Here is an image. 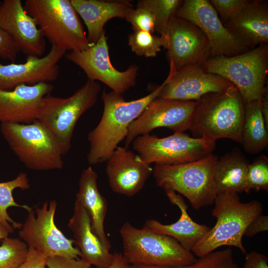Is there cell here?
I'll use <instances>...</instances> for the list:
<instances>
[{
  "mask_svg": "<svg viewBox=\"0 0 268 268\" xmlns=\"http://www.w3.org/2000/svg\"><path fill=\"white\" fill-rule=\"evenodd\" d=\"M165 192L170 202L180 209V217L170 224H164L156 219H150L145 221L143 227L174 238L184 249L191 252L210 228L192 220L187 212L188 205L180 194L171 190Z\"/></svg>",
  "mask_w": 268,
  "mask_h": 268,
  "instance_id": "obj_23",
  "label": "cell"
},
{
  "mask_svg": "<svg viewBox=\"0 0 268 268\" xmlns=\"http://www.w3.org/2000/svg\"><path fill=\"white\" fill-rule=\"evenodd\" d=\"M214 203L212 215L216 218V222L191 252L200 258L220 247L229 246L245 254L242 237L251 222L262 214V203L257 200L242 202L236 193L217 195Z\"/></svg>",
  "mask_w": 268,
  "mask_h": 268,
  "instance_id": "obj_3",
  "label": "cell"
},
{
  "mask_svg": "<svg viewBox=\"0 0 268 268\" xmlns=\"http://www.w3.org/2000/svg\"><path fill=\"white\" fill-rule=\"evenodd\" d=\"M83 19L87 29V38L96 43L104 31L105 24L115 17L126 18L134 8L129 0H70Z\"/></svg>",
  "mask_w": 268,
  "mask_h": 268,
  "instance_id": "obj_24",
  "label": "cell"
},
{
  "mask_svg": "<svg viewBox=\"0 0 268 268\" xmlns=\"http://www.w3.org/2000/svg\"><path fill=\"white\" fill-rule=\"evenodd\" d=\"M28 247L16 238L6 237L0 246V268H18L26 259Z\"/></svg>",
  "mask_w": 268,
  "mask_h": 268,
  "instance_id": "obj_32",
  "label": "cell"
},
{
  "mask_svg": "<svg viewBox=\"0 0 268 268\" xmlns=\"http://www.w3.org/2000/svg\"><path fill=\"white\" fill-rule=\"evenodd\" d=\"M175 15L191 22L203 32L209 43L210 57H232L250 50L224 26L209 0H183Z\"/></svg>",
  "mask_w": 268,
  "mask_h": 268,
  "instance_id": "obj_13",
  "label": "cell"
},
{
  "mask_svg": "<svg viewBox=\"0 0 268 268\" xmlns=\"http://www.w3.org/2000/svg\"><path fill=\"white\" fill-rule=\"evenodd\" d=\"M0 131L11 150L27 168L62 169L59 146L51 133L38 120L30 124L1 123Z\"/></svg>",
  "mask_w": 268,
  "mask_h": 268,
  "instance_id": "obj_8",
  "label": "cell"
},
{
  "mask_svg": "<svg viewBox=\"0 0 268 268\" xmlns=\"http://www.w3.org/2000/svg\"><path fill=\"white\" fill-rule=\"evenodd\" d=\"M223 25L250 50L268 44V0H250L243 10Z\"/></svg>",
  "mask_w": 268,
  "mask_h": 268,
  "instance_id": "obj_21",
  "label": "cell"
},
{
  "mask_svg": "<svg viewBox=\"0 0 268 268\" xmlns=\"http://www.w3.org/2000/svg\"><path fill=\"white\" fill-rule=\"evenodd\" d=\"M23 6L52 45L71 52L93 45L70 0H26Z\"/></svg>",
  "mask_w": 268,
  "mask_h": 268,
  "instance_id": "obj_5",
  "label": "cell"
},
{
  "mask_svg": "<svg viewBox=\"0 0 268 268\" xmlns=\"http://www.w3.org/2000/svg\"><path fill=\"white\" fill-rule=\"evenodd\" d=\"M65 55L68 61L84 71L88 79L100 81L117 93L122 94L136 84L138 67L132 65L122 71L113 66L105 30L97 42L88 48L69 52Z\"/></svg>",
  "mask_w": 268,
  "mask_h": 268,
  "instance_id": "obj_12",
  "label": "cell"
},
{
  "mask_svg": "<svg viewBox=\"0 0 268 268\" xmlns=\"http://www.w3.org/2000/svg\"><path fill=\"white\" fill-rule=\"evenodd\" d=\"M138 2L147 7L155 20V29L165 36L167 25L182 4L181 0H140Z\"/></svg>",
  "mask_w": 268,
  "mask_h": 268,
  "instance_id": "obj_31",
  "label": "cell"
},
{
  "mask_svg": "<svg viewBox=\"0 0 268 268\" xmlns=\"http://www.w3.org/2000/svg\"><path fill=\"white\" fill-rule=\"evenodd\" d=\"M1 1H0V6L1 5Z\"/></svg>",
  "mask_w": 268,
  "mask_h": 268,
  "instance_id": "obj_44",
  "label": "cell"
},
{
  "mask_svg": "<svg viewBox=\"0 0 268 268\" xmlns=\"http://www.w3.org/2000/svg\"><path fill=\"white\" fill-rule=\"evenodd\" d=\"M97 173L91 166L83 169L78 181V201L86 211L93 233L103 246L110 251L111 245L104 230V220L107 211V202L97 186Z\"/></svg>",
  "mask_w": 268,
  "mask_h": 268,
  "instance_id": "obj_25",
  "label": "cell"
},
{
  "mask_svg": "<svg viewBox=\"0 0 268 268\" xmlns=\"http://www.w3.org/2000/svg\"><path fill=\"white\" fill-rule=\"evenodd\" d=\"M166 42L165 36L144 31H134L128 36V45L132 51L138 56L147 58L156 57L161 47L165 48Z\"/></svg>",
  "mask_w": 268,
  "mask_h": 268,
  "instance_id": "obj_29",
  "label": "cell"
},
{
  "mask_svg": "<svg viewBox=\"0 0 268 268\" xmlns=\"http://www.w3.org/2000/svg\"><path fill=\"white\" fill-rule=\"evenodd\" d=\"M215 141L191 137L184 132L159 138L146 134L132 142L133 148L145 163L175 165L197 161L211 154Z\"/></svg>",
  "mask_w": 268,
  "mask_h": 268,
  "instance_id": "obj_10",
  "label": "cell"
},
{
  "mask_svg": "<svg viewBox=\"0 0 268 268\" xmlns=\"http://www.w3.org/2000/svg\"><path fill=\"white\" fill-rule=\"evenodd\" d=\"M218 158L211 154L182 164H155L152 172L158 187L183 195L199 209L213 203L217 197L214 171Z\"/></svg>",
  "mask_w": 268,
  "mask_h": 268,
  "instance_id": "obj_6",
  "label": "cell"
},
{
  "mask_svg": "<svg viewBox=\"0 0 268 268\" xmlns=\"http://www.w3.org/2000/svg\"><path fill=\"white\" fill-rule=\"evenodd\" d=\"M68 227L73 233L74 243L81 253V259L97 268H108L110 266L114 254L103 246L93 233L86 211L76 200Z\"/></svg>",
  "mask_w": 268,
  "mask_h": 268,
  "instance_id": "obj_22",
  "label": "cell"
},
{
  "mask_svg": "<svg viewBox=\"0 0 268 268\" xmlns=\"http://www.w3.org/2000/svg\"><path fill=\"white\" fill-rule=\"evenodd\" d=\"M243 268H268V257L263 254L251 252L246 255Z\"/></svg>",
  "mask_w": 268,
  "mask_h": 268,
  "instance_id": "obj_40",
  "label": "cell"
},
{
  "mask_svg": "<svg viewBox=\"0 0 268 268\" xmlns=\"http://www.w3.org/2000/svg\"><path fill=\"white\" fill-rule=\"evenodd\" d=\"M209 1L220 15L219 18L224 24L243 10L250 0H210Z\"/></svg>",
  "mask_w": 268,
  "mask_h": 268,
  "instance_id": "obj_35",
  "label": "cell"
},
{
  "mask_svg": "<svg viewBox=\"0 0 268 268\" xmlns=\"http://www.w3.org/2000/svg\"><path fill=\"white\" fill-rule=\"evenodd\" d=\"M100 90L98 82L88 79L69 97L61 98L50 93L43 98L37 120L53 134L63 155L71 148L76 123L84 113L94 106Z\"/></svg>",
  "mask_w": 268,
  "mask_h": 268,
  "instance_id": "obj_7",
  "label": "cell"
},
{
  "mask_svg": "<svg viewBox=\"0 0 268 268\" xmlns=\"http://www.w3.org/2000/svg\"><path fill=\"white\" fill-rule=\"evenodd\" d=\"M249 163L237 148L218 158L214 171L217 195L226 193H249L246 176Z\"/></svg>",
  "mask_w": 268,
  "mask_h": 268,
  "instance_id": "obj_26",
  "label": "cell"
},
{
  "mask_svg": "<svg viewBox=\"0 0 268 268\" xmlns=\"http://www.w3.org/2000/svg\"><path fill=\"white\" fill-rule=\"evenodd\" d=\"M130 268H239L231 248L213 251L199 258L192 264L178 267L130 266Z\"/></svg>",
  "mask_w": 268,
  "mask_h": 268,
  "instance_id": "obj_30",
  "label": "cell"
},
{
  "mask_svg": "<svg viewBox=\"0 0 268 268\" xmlns=\"http://www.w3.org/2000/svg\"><path fill=\"white\" fill-rule=\"evenodd\" d=\"M66 52L52 45L44 57L27 56L22 64H0V89L11 90L22 84L34 85L56 80L60 73L59 62Z\"/></svg>",
  "mask_w": 268,
  "mask_h": 268,
  "instance_id": "obj_17",
  "label": "cell"
},
{
  "mask_svg": "<svg viewBox=\"0 0 268 268\" xmlns=\"http://www.w3.org/2000/svg\"><path fill=\"white\" fill-rule=\"evenodd\" d=\"M268 230V217L262 214L255 218L249 224L244 235L253 237L258 233Z\"/></svg>",
  "mask_w": 268,
  "mask_h": 268,
  "instance_id": "obj_39",
  "label": "cell"
},
{
  "mask_svg": "<svg viewBox=\"0 0 268 268\" xmlns=\"http://www.w3.org/2000/svg\"><path fill=\"white\" fill-rule=\"evenodd\" d=\"M163 82L158 97L181 101H197L206 94L220 91L233 85L219 75L204 71L200 65L169 72Z\"/></svg>",
  "mask_w": 268,
  "mask_h": 268,
  "instance_id": "obj_16",
  "label": "cell"
},
{
  "mask_svg": "<svg viewBox=\"0 0 268 268\" xmlns=\"http://www.w3.org/2000/svg\"><path fill=\"white\" fill-rule=\"evenodd\" d=\"M164 82L147 95L127 101L122 94L103 90L104 109L97 126L88 134L89 149L87 158L90 165L106 162L127 135L131 124L149 104L159 96Z\"/></svg>",
  "mask_w": 268,
  "mask_h": 268,
  "instance_id": "obj_1",
  "label": "cell"
},
{
  "mask_svg": "<svg viewBox=\"0 0 268 268\" xmlns=\"http://www.w3.org/2000/svg\"><path fill=\"white\" fill-rule=\"evenodd\" d=\"M46 267L48 268H91V265L81 258L74 259L61 256L48 258Z\"/></svg>",
  "mask_w": 268,
  "mask_h": 268,
  "instance_id": "obj_37",
  "label": "cell"
},
{
  "mask_svg": "<svg viewBox=\"0 0 268 268\" xmlns=\"http://www.w3.org/2000/svg\"><path fill=\"white\" fill-rule=\"evenodd\" d=\"M247 188L257 191L268 189V158L261 155L249 163L246 176Z\"/></svg>",
  "mask_w": 268,
  "mask_h": 268,
  "instance_id": "obj_33",
  "label": "cell"
},
{
  "mask_svg": "<svg viewBox=\"0 0 268 268\" xmlns=\"http://www.w3.org/2000/svg\"><path fill=\"white\" fill-rule=\"evenodd\" d=\"M106 162V172L111 190L127 197L140 191L153 171L150 165L126 147L118 146Z\"/></svg>",
  "mask_w": 268,
  "mask_h": 268,
  "instance_id": "obj_19",
  "label": "cell"
},
{
  "mask_svg": "<svg viewBox=\"0 0 268 268\" xmlns=\"http://www.w3.org/2000/svg\"><path fill=\"white\" fill-rule=\"evenodd\" d=\"M123 257L134 266L178 267L192 264L197 260L174 238L128 222L120 229Z\"/></svg>",
  "mask_w": 268,
  "mask_h": 268,
  "instance_id": "obj_4",
  "label": "cell"
},
{
  "mask_svg": "<svg viewBox=\"0 0 268 268\" xmlns=\"http://www.w3.org/2000/svg\"><path fill=\"white\" fill-rule=\"evenodd\" d=\"M20 52L11 37L0 27V58L14 62Z\"/></svg>",
  "mask_w": 268,
  "mask_h": 268,
  "instance_id": "obj_36",
  "label": "cell"
},
{
  "mask_svg": "<svg viewBox=\"0 0 268 268\" xmlns=\"http://www.w3.org/2000/svg\"><path fill=\"white\" fill-rule=\"evenodd\" d=\"M196 101L190 129L194 137L228 138L241 144L244 103L236 86L208 93Z\"/></svg>",
  "mask_w": 268,
  "mask_h": 268,
  "instance_id": "obj_2",
  "label": "cell"
},
{
  "mask_svg": "<svg viewBox=\"0 0 268 268\" xmlns=\"http://www.w3.org/2000/svg\"><path fill=\"white\" fill-rule=\"evenodd\" d=\"M201 66L204 71L219 75L236 86L244 104L261 99L268 72V44L235 56L210 57Z\"/></svg>",
  "mask_w": 268,
  "mask_h": 268,
  "instance_id": "obj_9",
  "label": "cell"
},
{
  "mask_svg": "<svg viewBox=\"0 0 268 268\" xmlns=\"http://www.w3.org/2000/svg\"><path fill=\"white\" fill-rule=\"evenodd\" d=\"M261 109L266 127L268 128V90L266 86L261 99Z\"/></svg>",
  "mask_w": 268,
  "mask_h": 268,
  "instance_id": "obj_42",
  "label": "cell"
},
{
  "mask_svg": "<svg viewBox=\"0 0 268 268\" xmlns=\"http://www.w3.org/2000/svg\"><path fill=\"white\" fill-rule=\"evenodd\" d=\"M268 128L266 127L261 109V99L244 104V116L241 144L245 150L256 154L268 145Z\"/></svg>",
  "mask_w": 268,
  "mask_h": 268,
  "instance_id": "obj_27",
  "label": "cell"
},
{
  "mask_svg": "<svg viewBox=\"0 0 268 268\" xmlns=\"http://www.w3.org/2000/svg\"><path fill=\"white\" fill-rule=\"evenodd\" d=\"M47 258L32 248L28 247L25 261L18 268H46Z\"/></svg>",
  "mask_w": 268,
  "mask_h": 268,
  "instance_id": "obj_38",
  "label": "cell"
},
{
  "mask_svg": "<svg viewBox=\"0 0 268 268\" xmlns=\"http://www.w3.org/2000/svg\"><path fill=\"white\" fill-rule=\"evenodd\" d=\"M0 27L12 38L27 56L41 57L46 48L45 38L21 0H4L0 6Z\"/></svg>",
  "mask_w": 268,
  "mask_h": 268,
  "instance_id": "obj_18",
  "label": "cell"
},
{
  "mask_svg": "<svg viewBox=\"0 0 268 268\" xmlns=\"http://www.w3.org/2000/svg\"><path fill=\"white\" fill-rule=\"evenodd\" d=\"M9 234L7 229L0 222V240L8 237Z\"/></svg>",
  "mask_w": 268,
  "mask_h": 268,
  "instance_id": "obj_43",
  "label": "cell"
},
{
  "mask_svg": "<svg viewBox=\"0 0 268 268\" xmlns=\"http://www.w3.org/2000/svg\"><path fill=\"white\" fill-rule=\"evenodd\" d=\"M30 188V184L26 173L20 172L14 179L7 182H0V222L9 231L10 233L15 229H20L22 224L13 220L9 215L7 210L10 207L23 208L27 211L32 207L17 203L12 195L16 189L22 190Z\"/></svg>",
  "mask_w": 268,
  "mask_h": 268,
  "instance_id": "obj_28",
  "label": "cell"
},
{
  "mask_svg": "<svg viewBox=\"0 0 268 268\" xmlns=\"http://www.w3.org/2000/svg\"><path fill=\"white\" fill-rule=\"evenodd\" d=\"M196 105V101L156 98L130 125L125 147L128 148L138 136L149 134L158 128H166L174 133L190 130Z\"/></svg>",
  "mask_w": 268,
  "mask_h": 268,
  "instance_id": "obj_14",
  "label": "cell"
},
{
  "mask_svg": "<svg viewBox=\"0 0 268 268\" xmlns=\"http://www.w3.org/2000/svg\"><path fill=\"white\" fill-rule=\"evenodd\" d=\"M46 82L22 84L11 90L0 89V123L30 124L37 120L41 101L53 90Z\"/></svg>",
  "mask_w": 268,
  "mask_h": 268,
  "instance_id": "obj_20",
  "label": "cell"
},
{
  "mask_svg": "<svg viewBox=\"0 0 268 268\" xmlns=\"http://www.w3.org/2000/svg\"><path fill=\"white\" fill-rule=\"evenodd\" d=\"M130 266L122 254L115 253L113 261L108 268H130Z\"/></svg>",
  "mask_w": 268,
  "mask_h": 268,
  "instance_id": "obj_41",
  "label": "cell"
},
{
  "mask_svg": "<svg viewBox=\"0 0 268 268\" xmlns=\"http://www.w3.org/2000/svg\"><path fill=\"white\" fill-rule=\"evenodd\" d=\"M57 207L55 200L46 201L42 206L28 211L27 217L19 231V235L28 246L46 258L55 256L78 259L81 256L74 240L68 239L55 224Z\"/></svg>",
  "mask_w": 268,
  "mask_h": 268,
  "instance_id": "obj_11",
  "label": "cell"
},
{
  "mask_svg": "<svg viewBox=\"0 0 268 268\" xmlns=\"http://www.w3.org/2000/svg\"><path fill=\"white\" fill-rule=\"evenodd\" d=\"M165 37L170 72L190 65H201L210 57L207 37L188 20L174 15L167 25Z\"/></svg>",
  "mask_w": 268,
  "mask_h": 268,
  "instance_id": "obj_15",
  "label": "cell"
},
{
  "mask_svg": "<svg viewBox=\"0 0 268 268\" xmlns=\"http://www.w3.org/2000/svg\"><path fill=\"white\" fill-rule=\"evenodd\" d=\"M125 19L131 24L134 31H144L152 34L156 31L153 14L138 1L136 8L132 10Z\"/></svg>",
  "mask_w": 268,
  "mask_h": 268,
  "instance_id": "obj_34",
  "label": "cell"
}]
</instances>
